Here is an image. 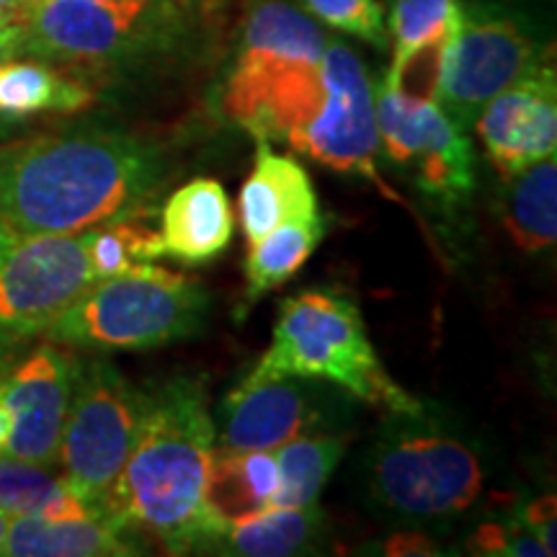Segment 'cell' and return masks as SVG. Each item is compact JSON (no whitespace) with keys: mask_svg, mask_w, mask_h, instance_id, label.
Masks as SVG:
<instances>
[{"mask_svg":"<svg viewBox=\"0 0 557 557\" xmlns=\"http://www.w3.org/2000/svg\"><path fill=\"white\" fill-rule=\"evenodd\" d=\"M160 181L148 145L75 132L0 145V218L16 235L83 233L135 214Z\"/></svg>","mask_w":557,"mask_h":557,"instance_id":"6da1fadb","label":"cell"},{"mask_svg":"<svg viewBox=\"0 0 557 557\" xmlns=\"http://www.w3.org/2000/svg\"><path fill=\"white\" fill-rule=\"evenodd\" d=\"M214 447L218 429L201 382L158 387L148 395L135 449L103 500V517L124 534L148 532L169 553L209 545L205 491Z\"/></svg>","mask_w":557,"mask_h":557,"instance_id":"7a4b0ae2","label":"cell"},{"mask_svg":"<svg viewBox=\"0 0 557 557\" xmlns=\"http://www.w3.org/2000/svg\"><path fill=\"white\" fill-rule=\"evenodd\" d=\"M253 374L329 380L354 398L385 410L421 406L385 372L357 305L329 289H308L284 299L274 338Z\"/></svg>","mask_w":557,"mask_h":557,"instance_id":"3957f363","label":"cell"},{"mask_svg":"<svg viewBox=\"0 0 557 557\" xmlns=\"http://www.w3.org/2000/svg\"><path fill=\"white\" fill-rule=\"evenodd\" d=\"M207 308L205 284L194 276L132 263L99 278L45 333L54 344L81 348H152L194 336Z\"/></svg>","mask_w":557,"mask_h":557,"instance_id":"277c9868","label":"cell"},{"mask_svg":"<svg viewBox=\"0 0 557 557\" xmlns=\"http://www.w3.org/2000/svg\"><path fill=\"white\" fill-rule=\"evenodd\" d=\"M377 504L406 519L462 513L483 491V462L465 438L416 410H387L369 459Z\"/></svg>","mask_w":557,"mask_h":557,"instance_id":"5b68a950","label":"cell"},{"mask_svg":"<svg viewBox=\"0 0 557 557\" xmlns=\"http://www.w3.org/2000/svg\"><path fill=\"white\" fill-rule=\"evenodd\" d=\"M145 410L148 393L132 387L114 364L90 361L78 369L58 465L70 491L99 513L135 449Z\"/></svg>","mask_w":557,"mask_h":557,"instance_id":"8992f818","label":"cell"},{"mask_svg":"<svg viewBox=\"0 0 557 557\" xmlns=\"http://www.w3.org/2000/svg\"><path fill=\"white\" fill-rule=\"evenodd\" d=\"M542 65L537 45L517 18L493 5H468L459 13L436 103L468 132L487 101Z\"/></svg>","mask_w":557,"mask_h":557,"instance_id":"52a82bcc","label":"cell"},{"mask_svg":"<svg viewBox=\"0 0 557 557\" xmlns=\"http://www.w3.org/2000/svg\"><path fill=\"white\" fill-rule=\"evenodd\" d=\"M96 282L86 230L16 235L0 253V329L21 338L45 333Z\"/></svg>","mask_w":557,"mask_h":557,"instance_id":"ba28073f","label":"cell"},{"mask_svg":"<svg viewBox=\"0 0 557 557\" xmlns=\"http://www.w3.org/2000/svg\"><path fill=\"white\" fill-rule=\"evenodd\" d=\"M374 120L385 156L408 169L423 191L444 201L462 199L472 191V145L438 103L406 101L380 86Z\"/></svg>","mask_w":557,"mask_h":557,"instance_id":"9c48e42d","label":"cell"},{"mask_svg":"<svg viewBox=\"0 0 557 557\" xmlns=\"http://www.w3.org/2000/svg\"><path fill=\"white\" fill-rule=\"evenodd\" d=\"M81 364L60 344H45L0 380V398L13 413L5 455L24 462L58 465L60 436Z\"/></svg>","mask_w":557,"mask_h":557,"instance_id":"30bf717a","label":"cell"},{"mask_svg":"<svg viewBox=\"0 0 557 557\" xmlns=\"http://www.w3.org/2000/svg\"><path fill=\"white\" fill-rule=\"evenodd\" d=\"M475 129L487 160L504 178H511L557 150V86L555 70L542 65L532 75L500 90L480 111Z\"/></svg>","mask_w":557,"mask_h":557,"instance_id":"8fae6325","label":"cell"},{"mask_svg":"<svg viewBox=\"0 0 557 557\" xmlns=\"http://www.w3.org/2000/svg\"><path fill=\"white\" fill-rule=\"evenodd\" d=\"M318 421V400L305 377L250 372L222 403L220 447L276 449L295 436L315 434Z\"/></svg>","mask_w":557,"mask_h":557,"instance_id":"7c38bea8","label":"cell"},{"mask_svg":"<svg viewBox=\"0 0 557 557\" xmlns=\"http://www.w3.org/2000/svg\"><path fill=\"white\" fill-rule=\"evenodd\" d=\"M137 16L88 0H26L16 11L18 52L52 60L111 58L129 45Z\"/></svg>","mask_w":557,"mask_h":557,"instance_id":"4fadbf2b","label":"cell"},{"mask_svg":"<svg viewBox=\"0 0 557 557\" xmlns=\"http://www.w3.org/2000/svg\"><path fill=\"white\" fill-rule=\"evenodd\" d=\"M318 197L299 160L278 156L269 139H259L256 163L240 189V225L248 246L289 220L315 218Z\"/></svg>","mask_w":557,"mask_h":557,"instance_id":"5bb4252c","label":"cell"},{"mask_svg":"<svg viewBox=\"0 0 557 557\" xmlns=\"http://www.w3.org/2000/svg\"><path fill=\"white\" fill-rule=\"evenodd\" d=\"M276 491L278 465L274 449L230 451L214 447L205 491V513L212 532L209 545H218L230 527L271 508Z\"/></svg>","mask_w":557,"mask_h":557,"instance_id":"9a60e30c","label":"cell"},{"mask_svg":"<svg viewBox=\"0 0 557 557\" xmlns=\"http://www.w3.org/2000/svg\"><path fill=\"white\" fill-rule=\"evenodd\" d=\"M163 253L186 263L214 259L233 238V209L218 181L197 178L171 194L163 207Z\"/></svg>","mask_w":557,"mask_h":557,"instance_id":"2e32d148","label":"cell"},{"mask_svg":"<svg viewBox=\"0 0 557 557\" xmlns=\"http://www.w3.org/2000/svg\"><path fill=\"white\" fill-rule=\"evenodd\" d=\"M137 553L107 517H11L0 555L11 557H120Z\"/></svg>","mask_w":557,"mask_h":557,"instance_id":"e0dca14e","label":"cell"},{"mask_svg":"<svg viewBox=\"0 0 557 557\" xmlns=\"http://www.w3.org/2000/svg\"><path fill=\"white\" fill-rule=\"evenodd\" d=\"M325 532V513L312 506L267 508L240 524L230 527L218 540L225 553L243 557H289L312 553Z\"/></svg>","mask_w":557,"mask_h":557,"instance_id":"ac0fdd59","label":"cell"},{"mask_svg":"<svg viewBox=\"0 0 557 557\" xmlns=\"http://www.w3.org/2000/svg\"><path fill=\"white\" fill-rule=\"evenodd\" d=\"M504 225L521 250L537 253L555 246L557 238V160L542 158L508 178Z\"/></svg>","mask_w":557,"mask_h":557,"instance_id":"d6986e66","label":"cell"},{"mask_svg":"<svg viewBox=\"0 0 557 557\" xmlns=\"http://www.w3.org/2000/svg\"><path fill=\"white\" fill-rule=\"evenodd\" d=\"M0 508L9 517H103L83 504L65 480L52 475L50 468L9 455H0Z\"/></svg>","mask_w":557,"mask_h":557,"instance_id":"ffe728a7","label":"cell"},{"mask_svg":"<svg viewBox=\"0 0 557 557\" xmlns=\"http://www.w3.org/2000/svg\"><path fill=\"white\" fill-rule=\"evenodd\" d=\"M320 240H323V218L315 214V218L282 222L269 235H263L259 243L248 246V302H253V299L267 295V292L289 282L305 267V261L310 259Z\"/></svg>","mask_w":557,"mask_h":557,"instance_id":"44dd1931","label":"cell"},{"mask_svg":"<svg viewBox=\"0 0 557 557\" xmlns=\"http://www.w3.org/2000/svg\"><path fill=\"white\" fill-rule=\"evenodd\" d=\"M344 455V442L329 434H302L274 449L278 491L271 508L312 506Z\"/></svg>","mask_w":557,"mask_h":557,"instance_id":"7402d4cb","label":"cell"},{"mask_svg":"<svg viewBox=\"0 0 557 557\" xmlns=\"http://www.w3.org/2000/svg\"><path fill=\"white\" fill-rule=\"evenodd\" d=\"M90 94L39 62L0 65V114L29 116L37 111H78L88 107Z\"/></svg>","mask_w":557,"mask_h":557,"instance_id":"603a6c76","label":"cell"},{"mask_svg":"<svg viewBox=\"0 0 557 557\" xmlns=\"http://www.w3.org/2000/svg\"><path fill=\"white\" fill-rule=\"evenodd\" d=\"M462 13V11H459ZM457 24H449L447 29H442L434 37L418 41V45L408 47V50L395 52L393 67H389L387 78L382 86L393 90L395 96L406 101H438V88H442V75L444 65H447L449 45L455 39Z\"/></svg>","mask_w":557,"mask_h":557,"instance_id":"cb8c5ba5","label":"cell"},{"mask_svg":"<svg viewBox=\"0 0 557 557\" xmlns=\"http://www.w3.org/2000/svg\"><path fill=\"white\" fill-rule=\"evenodd\" d=\"M462 5L457 0H395L389 29L395 37V52L408 50L418 41L434 37L459 18Z\"/></svg>","mask_w":557,"mask_h":557,"instance_id":"d4e9b609","label":"cell"},{"mask_svg":"<svg viewBox=\"0 0 557 557\" xmlns=\"http://www.w3.org/2000/svg\"><path fill=\"white\" fill-rule=\"evenodd\" d=\"M312 16L333 26V29L351 34L372 47H387L385 21L377 0H305Z\"/></svg>","mask_w":557,"mask_h":557,"instance_id":"484cf974","label":"cell"},{"mask_svg":"<svg viewBox=\"0 0 557 557\" xmlns=\"http://www.w3.org/2000/svg\"><path fill=\"white\" fill-rule=\"evenodd\" d=\"M472 553L480 555H517V557H545L547 549L540 545L529 529L517 517L508 524H485L470 540Z\"/></svg>","mask_w":557,"mask_h":557,"instance_id":"4316f807","label":"cell"},{"mask_svg":"<svg viewBox=\"0 0 557 557\" xmlns=\"http://www.w3.org/2000/svg\"><path fill=\"white\" fill-rule=\"evenodd\" d=\"M521 524H524L540 545L547 549V555L557 553V519H555V498L545 496L537 500H529L519 513Z\"/></svg>","mask_w":557,"mask_h":557,"instance_id":"83f0119b","label":"cell"},{"mask_svg":"<svg viewBox=\"0 0 557 557\" xmlns=\"http://www.w3.org/2000/svg\"><path fill=\"white\" fill-rule=\"evenodd\" d=\"M387 555H436L434 545L421 534H398L385 545Z\"/></svg>","mask_w":557,"mask_h":557,"instance_id":"f1b7e54d","label":"cell"},{"mask_svg":"<svg viewBox=\"0 0 557 557\" xmlns=\"http://www.w3.org/2000/svg\"><path fill=\"white\" fill-rule=\"evenodd\" d=\"M18 341H21V336H16V333H13V331L0 329V380H3L5 374H9L11 361H13V357H16Z\"/></svg>","mask_w":557,"mask_h":557,"instance_id":"f546056e","label":"cell"},{"mask_svg":"<svg viewBox=\"0 0 557 557\" xmlns=\"http://www.w3.org/2000/svg\"><path fill=\"white\" fill-rule=\"evenodd\" d=\"M11 431H13V413H11V408L3 403V398H0V455H5Z\"/></svg>","mask_w":557,"mask_h":557,"instance_id":"4dcf8cb0","label":"cell"},{"mask_svg":"<svg viewBox=\"0 0 557 557\" xmlns=\"http://www.w3.org/2000/svg\"><path fill=\"white\" fill-rule=\"evenodd\" d=\"M16 52H18V32H16V24H13L5 32H0V60L11 58V54Z\"/></svg>","mask_w":557,"mask_h":557,"instance_id":"1f68e13d","label":"cell"},{"mask_svg":"<svg viewBox=\"0 0 557 557\" xmlns=\"http://www.w3.org/2000/svg\"><path fill=\"white\" fill-rule=\"evenodd\" d=\"M88 3H101V5H111V9L143 13L145 5H148V0H88Z\"/></svg>","mask_w":557,"mask_h":557,"instance_id":"d6a6232c","label":"cell"},{"mask_svg":"<svg viewBox=\"0 0 557 557\" xmlns=\"http://www.w3.org/2000/svg\"><path fill=\"white\" fill-rule=\"evenodd\" d=\"M13 240H16V233H13V230L5 225V220L0 218V253H3V250L9 248Z\"/></svg>","mask_w":557,"mask_h":557,"instance_id":"836d02e7","label":"cell"},{"mask_svg":"<svg viewBox=\"0 0 557 557\" xmlns=\"http://www.w3.org/2000/svg\"><path fill=\"white\" fill-rule=\"evenodd\" d=\"M16 24V11H9V9H0V32H5L9 26Z\"/></svg>","mask_w":557,"mask_h":557,"instance_id":"e575fe53","label":"cell"},{"mask_svg":"<svg viewBox=\"0 0 557 557\" xmlns=\"http://www.w3.org/2000/svg\"><path fill=\"white\" fill-rule=\"evenodd\" d=\"M9 513L3 511V508H0V549H3V540H5V529H9Z\"/></svg>","mask_w":557,"mask_h":557,"instance_id":"d590c367","label":"cell"},{"mask_svg":"<svg viewBox=\"0 0 557 557\" xmlns=\"http://www.w3.org/2000/svg\"><path fill=\"white\" fill-rule=\"evenodd\" d=\"M26 0H0V9H9V11H18Z\"/></svg>","mask_w":557,"mask_h":557,"instance_id":"8d00e7d4","label":"cell"}]
</instances>
